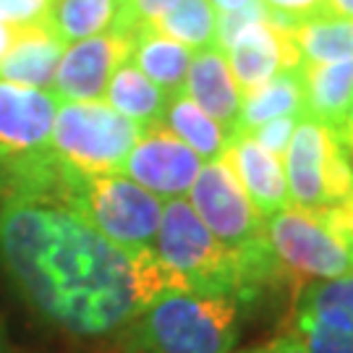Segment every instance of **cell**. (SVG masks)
<instances>
[{"instance_id": "obj_1", "label": "cell", "mask_w": 353, "mask_h": 353, "mask_svg": "<svg viewBox=\"0 0 353 353\" xmlns=\"http://www.w3.org/2000/svg\"><path fill=\"white\" fill-rule=\"evenodd\" d=\"M0 265L45 322L76 338L118 335L157 296L183 290L154 249H123L55 199H3Z\"/></svg>"}, {"instance_id": "obj_2", "label": "cell", "mask_w": 353, "mask_h": 353, "mask_svg": "<svg viewBox=\"0 0 353 353\" xmlns=\"http://www.w3.org/2000/svg\"><path fill=\"white\" fill-rule=\"evenodd\" d=\"M154 252L183 290L199 296H223L239 306H252L270 293L265 259L254 243L228 246L212 236L186 199L163 207Z\"/></svg>"}, {"instance_id": "obj_3", "label": "cell", "mask_w": 353, "mask_h": 353, "mask_svg": "<svg viewBox=\"0 0 353 353\" xmlns=\"http://www.w3.org/2000/svg\"><path fill=\"white\" fill-rule=\"evenodd\" d=\"M241 306L223 296L168 290L115 335L118 353H233Z\"/></svg>"}, {"instance_id": "obj_4", "label": "cell", "mask_w": 353, "mask_h": 353, "mask_svg": "<svg viewBox=\"0 0 353 353\" xmlns=\"http://www.w3.org/2000/svg\"><path fill=\"white\" fill-rule=\"evenodd\" d=\"M58 105L48 89L0 79V186L6 196L55 199L63 178L52 154Z\"/></svg>"}, {"instance_id": "obj_5", "label": "cell", "mask_w": 353, "mask_h": 353, "mask_svg": "<svg viewBox=\"0 0 353 353\" xmlns=\"http://www.w3.org/2000/svg\"><path fill=\"white\" fill-rule=\"evenodd\" d=\"M55 202L74 210L97 233L123 249H154L165 202L131 178L121 173L81 178L63 170Z\"/></svg>"}, {"instance_id": "obj_6", "label": "cell", "mask_w": 353, "mask_h": 353, "mask_svg": "<svg viewBox=\"0 0 353 353\" xmlns=\"http://www.w3.org/2000/svg\"><path fill=\"white\" fill-rule=\"evenodd\" d=\"M141 126L105 100L61 102L52 126V154L65 173L81 178L121 173Z\"/></svg>"}, {"instance_id": "obj_7", "label": "cell", "mask_w": 353, "mask_h": 353, "mask_svg": "<svg viewBox=\"0 0 353 353\" xmlns=\"http://www.w3.org/2000/svg\"><path fill=\"white\" fill-rule=\"evenodd\" d=\"M283 170L290 204L303 210H327L353 194V160L343 150L335 128L301 118L293 131Z\"/></svg>"}, {"instance_id": "obj_8", "label": "cell", "mask_w": 353, "mask_h": 353, "mask_svg": "<svg viewBox=\"0 0 353 353\" xmlns=\"http://www.w3.org/2000/svg\"><path fill=\"white\" fill-rule=\"evenodd\" d=\"M265 236L296 293L306 283L341 278L353 270L348 246L316 210L288 204L285 210L265 217Z\"/></svg>"}, {"instance_id": "obj_9", "label": "cell", "mask_w": 353, "mask_h": 353, "mask_svg": "<svg viewBox=\"0 0 353 353\" xmlns=\"http://www.w3.org/2000/svg\"><path fill=\"white\" fill-rule=\"evenodd\" d=\"M189 204L212 236L228 246H243L265 236V217L241 189L225 160L204 163L189 191Z\"/></svg>"}, {"instance_id": "obj_10", "label": "cell", "mask_w": 353, "mask_h": 353, "mask_svg": "<svg viewBox=\"0 0 353 353\" xmlns=\"http://www.w3.org/2000/svg\"><path fill=\"white\" fill-rule=\"evenodd\" d=\"M199 154L186 147L163 123L141 128L139 139L128 152L121 176L131 178L141 189L160 199H183L202 170Z\"/></svg>"}, {"instance_id": "obj_11", "label": "cell", "mask_w": 353, "mask_h": 353, "mask_svg": "<svg viewBox=\"0 0 353 353\" xmlns=\"http://www.w3.org/2000/svg\"><path fill=\"white\" fill-rule=\"evenodd\" d=\"M128 55H131V37L115 32L68 45L55 71L52 94L61 102L105 100L110 79L126 63Z\"/></svg>"}, {"instance_id": "obj_12", "label": "cell", "mask_w": 353, "mask_h": 353, "mask_svg": "<svg viewBox=\"0 0 353 353\" xmlns=\"http://www.w3.org/2000/svg\"><path fill=\"white\" fill-rule=\"evenodd\" d=\"M225 58L241 94L270 81L280 71L301 65V55L296 50L288 29L272 24V21L246 26L239 37L228 45Z\"/></svg>"}, {"instance_id": "obj_13", "label": "cell", "mask_w": 353, "mask_h": 353, "mask_svg": "<svg viewBox=\"0 0 353 353\" xmlns=\"http://www.w3.org/2000/svg\"><path fill=\"white\" fill-rule=\"evenodd\" d=\"M223 160L233 170V176L239 178L241 189L246 191V196L262 212V217H270L290 204L283 160L259 147L252 137L233 131L223 152Z\"/></svg>"}, {"instance_id": "obj_14", "label": "cell", "mask_w": 353, "mask_h": 353, "mask_svg": "<svg viewBox=\"0 0 353 353\" xmlns=\"http://www.w3.org/2000/svg\"><path fill=\"white\" fill-rule=\"evenodd\" d=\"M65 45L50 29V24L13 29L8 52L0 61V79L32 89L52 92L55 71L63 58Z\"/></svg>"}, {"instance_id": "obj_15", "label": "cell", "mask_w": 353, "mask_h": 353, "mask_svg": "<svg viewBox=\"0 0 353 353\" xmlns=\"http://www.w3.org/2000/svg\"><path fill=\"white\" fill-rule=\"evenodd\" d=\"M183 94H189L207 115L233 131L241 113V89L230 74V65L223 50L194 52L186 74Z\"/></svg>"}, {"instance_id": "obj_16", "label": "cell", "mask_w": 353, "mask_h": 353, "mask_svg": "<svg viewBox=\"0 0 353 353\" xmlns=\"http://www.w3.org/2000/svg\"><path fill=\"white\" fill-rule=\"evenodd\" d=\"M303 118L338 128L353 110V61L335 63H301Z\"/></svg>"}, {"instance_id": "obj_17", "label": "cell", "mask_w": 353, "mask_h": 353, "mask_svg": "<svg viewBox=\"0 0 353 353\" xmlns=\"http://www.w3.org/2000/svg\"><path fill=\"white\" fill-rule=\"evenodd\" d=\"M191 58H194V50L163 34L157 26H139L131 34L128 63L137 65L141 74L170 97L183 94Z\"/></svg>"}, {"instance_id": "obj_18", "label": "cell", "mask_w": 353, "mask_h": 353, "mask_svg": "<svg viewBox=\"0 0 353 353\" xmlns=\"http://www.w3.org/2000/svg\"><path fill=\"white\" fill-rule=\"evenodd\" d=\"M283 115H301L303 118V79L301 68H288L272 76L270 81L259 84L252 92H243L241 113L233 131L249 134L272 118Z\"/></svg>"}, {"instance_id": "obj_19", "label": "cell", "mask_w": 353, "mask_h": 353, "mask_svg": "<svg viewBox=\"0 0 353 353\" xmlns=\"http://www.w3.org/2000/svg\"><path fill=\"white\" fill-rule=\"evenodd\" d=\"M105 102L115 113L134 121L137 126L147 128L154 123H163L170 94L163 92L154 81H150L137 65L126 61L110 79L108 92H105Z\"/></svg>"}, {"instance_id": "obj_20", "label": "cell", "mask_w": 353, "mask_h": 353, "mask_svg": "<svg viewBox=\"0 0 353 353\" xmlns=\"http://www.w3.org/2000/svg\"><path fill=\"white\" fill-rule=\"evenodd\" d=\"M293 314L322 327L353 332V270L341 278L301 285L293 299Z\"/></svg>"}, {"instance_id": "obj_21", "label": "cell", "mask_w": 353, "mask_h": 353, "mask_svg": "<svg viewBox=\"0 0 353 353\" xmlns=\"http://www.w3.org/2000/svg\"><path fill=\"white\" fill-rule=\"evenodd\" d=\"M163 126L176 134L178 139L186 147L199 154L202 163H212V160H223L228 141H230V128L217 123L212 115H207L191 100L189 94H176L168 102V110L163 115Z\"/></svg>"}, {"instance_id": "obj_22", "label": "cell", "mask_w": 353, "mask_h": 353, "mask_svg": "<svg viewBox=\"0 0 353 353\" xmlns=\"http://www.w3.org/2000/svg\"><path fill=\"white\" fill-rule=\"evenodd\" d=\"M123 0H52L48 24L65 48L113 32Z\"/></svg>"}, {"instance_id": "obj_23", "label": "cell", "mask_w": 353, "mask_h": 353, "mask_svg": "<svg viewBox=\"0 0 353 353\" xmlns=\"http://www.w3.org/2000/svg\"><path fill=\"white\" fill-rule=\"evenodd\" d=\"M288 34L301 55V63L353 61V21L348 19L325 13L290 26Z\"/></svg>"}, {"instance_id": "obj_24", "label": "cell", "mask_w": 353, "mask_h": 353, "mask_svg": "<svg viewBox=\"0 0 353 353\" xmlns=\"http://www.w3.org/2000/svg\"><path fill=\"white\" fill-rule=\"evenodd\" d=\"M154 26L194 52L220 50L217 8L212 6V0H178L176 8H170Z\"/></svg>"}, {"instance_id": "obj_25", "label": "cell", "mask_w": 353, "mask_h": 353, "mask_svg": "<svg viewBox=\"0 0 353 353\" xmlns=\"http://www.w3.org/2000/svg\"><path fill=\"white\" fill-rule=\"evenodd\" d=\"M178 0H123L121 19L115 24V34H134L139 26H154L170 8H176Z\"/></svg>"}, {"instance_id": "obj_26", "label": "cell", "mask_w": 353, "mask_h": 353, "mask_svg": "<svg viewBox=\"0 0 353 353\" xmlns=\"http://www.w3.org/2000/svg\"><path fill=\"white\" fill-rule=\"evenodd\" d=\"M296 332L306 353H353V332L322 327L306 319H296Z\"/></svg>"}, {"instance_id": "obj_27", "label": "cell", "mask_w": 353, "mask_h": 353, "mask_svg": "<svg viewBox=\"0 0 353 353\" xmlns=\"http://www.w3.org/2000/svg\"><path fill=\"white\" fill-rule=\"evenodd\" d=\"M262 3L270 11V21L283 29H290L301 21L330 13L327 0H262Z\"/></svg>"}, {"instance_id": "obj_28", "label": "cell", "mask_w": 353, "mask_h": 353, "mask_svg": "<svg viewBox=\"0 0 353 353\" xmlns=\"http://www.w3.org/2000/svg\"><path fill=\"white\" fill-rule=\"evenodd\" d=\"M301 115H283V118H272L262 126H256L254 131H249L246 137H252L259 147H265L270 154L275 157H285V150H288L290 139H293V131L299 126Z\"/></svg>"}, {"instance_id": "obj_29", "label": "cell", "mask_w": 353, "mask_h": 353, "mask_svg": "<svg viewBox=\"0 0 353 353\" xmlns=\"http://www.w3.org/2000/svg\"><path fill=\"white\" fill-rule=\"evenodd\" d=\"M52 0H0V21L11 29L48 24Z\"/></svg>"}, {"instance_id": "obj_30", "label": "cell", "mask_w": 353, "mask_h": 353, "mask_svg": "<svg viewBox=\"0 0 353 353\" xmlns=\"http://www.w3.org/2000/svg\"><path fill=\"white\" fill-rule=\"evenodd\" d=\"M316 212L322 214V220L338 233V239L348 246V252L353 256V194L345 202L327 207V210H316Z\"/></svg>"}, {"instance_id": "obj_31", "label": "cell", "mask_w": 353, "mask_h": 353, "mask_svg": "<svg viewBox=\"0 0 353 353\" xmlns=\"http://www.w3.org/2000/svg\"><path fill=\"white\" fill-rule=\"evenodd\" d=\"M252 353H306V348H303L299 332L290 330V332H283V335H278L275 341H270L262 348H254Z\"/></svg>"}, {"instance_id": "obj_32", "label": "cell", "mask_w": 353, "mask_h": 353, "mask_svg": "<svg viewBox=\"0 0 353 353\" xmlns=\"http://www.w3.org/2000/svg\"><path fill=\"white\" fill-rule=\"evenodd\" d=\"M335 134H338V139H341L343 150L348 152V157L353 160V110H351V115H348V121H345Z\"/></svg>"}, {"instance_id": "obj_33", "label": "cell", "mask_w": 353, "mask_h": 353, "mask_svg": "<svg viewBox=\"0 0 353 353\" xmlns=\"http://www.w3.org/2000/svg\"><path fill=\"white\" fill-rule=\"evenodd\" d=\"M327 8L332 16L353 21V0H327Z\"/></svg>"}, {"instance_id": "obj_34", "label": "cell", "mask_w": 353, "mask_h": 353, "mask_svg": "<svg viewBox=\"0 0 353 353\" xmlns=\"http://www.w3.org/2000/svg\"><path fill=\"white\" fill-rule=\"evenodd\" d=\"M249 3H254V0H212V6L220 13L223 11H239V8L249 6Z\"/></svg>"}, {"instance_id": "obj_35", "label": "cell", "mask_w": 353, "mask_h": 353, "mask_svg": "<svg viewBox=\"0 0 353 353\" xmlns=\"http://www.w3.org/2000/svg\"><path fill=\"white\" fill-rule=\"evenodd\" d=\"M11 39H13V29L0 21V61H3V55L8 52V48H11Z\"/></svg>"}, {"instance_id": "obj_36", "label": "cell", "mask_w": 353, "mask_h": 353, "mask_svg": "<svg viewBox=\"0 0 353 353\" xmlns=\"http://www.w3.org/2000/svg\"><path fill=\"white\" fill-rule=\"evenodd\" d=\"M0 353H8V348H6V338H3V332H0Z\"/></svg>"}, {"instance_id": "obj_37", "label": "cell", "mask_w": 353, "mask_h": 353, "mask_svg": "<svg viewBox=\"0 0 353 353\" xmlns=\"http://www.w3.org/2000/svg\"><path fill=\"white\" fill-rule=\"evenodd\" d=\"M241 353H252V351H241Z\"/></svg>"}]
</instances>
